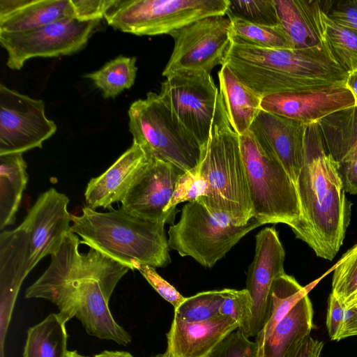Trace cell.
Here are the masks:
<instances>
[{"label":"cell","mask_w":357,"mask_h":357,"mask_svg":"<svg viewBox=\"0 0 357 357\" xmlns=\"http://www.w3.org/2000/svg\"><path fill=\"white\" fill-rule=\"evenodd\" d=\"M231 25L226 15H212L172 31L174 45L162 75L185 70L211 74L215 66H222L231 46Z\"/></svg>","instance_id":"obj_11"},{"label":"cell","mask_w":357,"mask_h":357,"mask_svg":"<svg viewBox=\"0 0 357 357\" xmlns=\"http://www.w3.org/2000/svg\"><path fill=\"white\" fill-rule=\"evenodd\" d=\"M331 294L343 308L352 306L357 299V244L335 264Z\"/></svg>","instance_id":"obj_34"},{"label":"cell","mask_w":357,"mask_h":357,"mask_svg":"<svg viewBox=\"0 0 357 357\" xmlns=\"http://www.w3.org/2000/svg\"><path fill=\"white\" fill-rule=\"evenodd\" d=\"M317 131L308 128L296 188L302 220L296 238L317 256L332 260L343 243L351 216L337 165Z\"/></svg>","instance_id":"obj_2"},{"label":"cell","mask_w":357,"mask_h":357,"mask_svg":"<svg viewBox=\"0 0 357 357\" xmlns=\"http://www.w3.org/2000/svg\"><path fill=\"white\" fill-rule=\"evenodd\" d=\"M308 128L296 121L261 109L249 129L260 144L278 158L296 186Z\"/></svg>","instance_id":"obj_18"},{"label":"cell","mask_w":357,"mask_h":357,"mask_svg":"<svg viewBox=\"0 0 357 357\" xmlns=\"http://www.w3.org/2000/svg\"><path fill=\"white\" fill-rule=\"evenodd\" d=\"M207 194V183L202 175L199 165L185 172L178 179L167 206V211H177L176 206L184 202H193Z\"/></svg>","instance_id":"obj_37"},{"label":"cell","mask_w":357,"mask_h":357,"mask_svg":"<svg viewBox=\"0 0 357 357\" xmlns=\"http://www.w3.org/2000/svg\"><path fill=\"white\" fill-rule=\"evenodd\" d=\"M42 100L31 98L0 84V155L23 153L42 148L56 131L47 118Z\"/></svg>","instance_id":"obj_13"},{"label":"cell","mask_w":357,"mask_h":357,"mask_svg":"<svg viewBox=\"0 0 357 357\" xmlns=\"http://www.w3.org/2000/svg\"><path fill=\"white\" fill-rule=\"evenodd\" d=\"M80 244L70 231L25 298L47 300L66 322L76 317L89 335L127 345L131 336L116 322L108 303L119 280L132 270L93 248L80 253Z\"/></svg>","instance_id":"obj_1"},{"label":"cell","mask_w":357,"mask_h":357,"mask_svg":"<svg viewBox=\"0 0 357 357\" xmlns=\"http://www.w3.org/2000/svg\"><path fill=\"white\" fill-rule=\"evenodd\" d=\"M67 322L52 313L27 331L23 357H67Z\"/></svg>","instance_id":"obj_28"},{"label":"cell","mask_w":357,"mask_h":357,"mask_svg":"<svg viewBox=\"0 0 357 357\" xmlns=\"http://www.w3.org/2000/svg\"><path fill=\"white\" fill-rule=\"evenodd\" d=\"M225 64L262 97L344 84L348 75L326 43L307 49L280 50L231 43Z\"/></svg>","instance_id":"obj_3"},{"label":"cell","mask_w":357,"mask_h":357,"mask_svg":"<svg viewBox=\"0 0 357 357\" xmlns=\"http://www.w3.org/2000/svg\"><path fill=\"white\" fill-rule=\"evenodd\" d=\"M313 308L304 295L277 324L258 349V357H287L313 328Z\"/></svg>","instance_id":"obj_25"},{"label":"cell","mask_w":357,"mask_h":357,"mask_svg":"<svg viewBox=\"0 0 357 357\" xmlns=\"http://www.w3.org/2000/svg\"><path fill=\"white\" fill-rule=\"evenodd\" d=\"M229 0H117L104 18L137 36L169 34L198 20L226 15Z\"/></svg>","instance_id":"obj_10"},{"label":"cell","mask_w":357,"mask_h":357,"mask_svg":"<svg viewBox=\"0 0 357 357\" xmlns=\"http://www.w3.org/2000/svg\"><path fill=\"white\" fill-rule=\"evenodd\" d=\"M150 157L139 144L132 142L105 172L89 181L84 192L86 206L95 210L99 207L112 210L114 203L124 199Z\"/></svg>","instance_id":"obj_19"},{"label":"cell","mask_w":357,"mask_h":357,"mask_svg":"<svg viewBox=\"0 0 357 357\" xmlns=\"http://www.w3.org/2000/svg\"><path fill=\"white\" fill-rule=\"evenodd\" d=\"M22 153L0 155V229L16 220L29 176Z\"/></svg>","instance_id":"obj_27"},{"label":"cell","mask_w":357,"mask_h":357,"mask_svg":"<svg viewBox=\"0 0 357 357\" xmlns=\"http://www.w3.org/2000/svg\"><path fill=\"white\" fill-rule=\"evenodd\" d=\"M68 197L51 188L39 195L18 226L29 241V273L47 255L56 252L70 231L72 215L68 211Z\"/></svg>","instance_id":"obj_15"},{"label":"cell","mask_w":357,"mask_h":357,"mask_svg":"<svg viewBox=\"0 0 357 357\" xmlns=\"http://www.w3.org/2000/svg\"><path fill=\"white\" fill-rule=\"evenodd\" d=\"M132 142L146 153L184 172L197 167L204 150L188 131L159 94L149 92L128 109Z\"/></svg>","instance_id":"obj_7"},{"label":"cell","mask_w":357,"mask_h":357,"mask_svg":"<svg viewBox=\"0 0 357 357\" xmlns=\"http://www.w3.org/2000/svg\"><path fill=\"white\" fill-rule=\"evenodd\" d=\"M207 194L198 199L211 211L226 214L236 226L254 216L238 135L229 122L216 125L199 164Z\"/></svg>","instance_id":"obj_5"},{"label":"cell","mask_w":357,"mask_h":357,"mask_svg":"<svg viewBox=\"0 0 357 357\" xmlns=\"http://www.w3.org/2000/svg\"><path fill=\"white\" fill-rule=\"evenodd\" d=\"M238 329L231 317L219 315L208 321L188 323L174 318L167 333L169 357H208L231 333Z\"/></svg>","instance_id":"obj_20"},{"label":"cell","mask_w":357,"mask_h":357,"mask_svg":"<svg viewBox=\"0 0 357 357\" xmlns=\"http://www.w3.org/2000/svg\"><path fill=\"white\" fill-rule=\"evenodd\" d=\"M152 357H169L168 355L165 353L164 354H159Z\"/></svg>","instance_id":"obj_48"},{"label":"cell","mask_w":357,"mask_h":357,"mask_svg":"<svg viewBox=\"0 0 357 357\" xmlns=\"http://www.w3.org/2000/svg\"><path fill=\"white\" fill-rule=\"evenodd\" d=\"M134 270H137L155 291L166 301L177 307L185 298L170 283L162 278L155 271V268L137 261L133 264Z\"/></svg>","instance_id":"obj_39"},{"label":"cell","mask_w":357,"mask_h":357,"mask_svg":"<svg viewBox=\"0 0 357 357\" xmlns=\"http://www.w3.org/2000/svg\"><path fill=\"white\" fill-rule=\"evenodd\" d=\"M29 241L26 232L17 227L0 234V289L1 310H7L1 331L7 330L10 311L19 289L29 273Z\"/></svg>","instance_id":"obj_22"},{"label":"cell","mask_w":357,"mask_h":357,"mask_svg":"<svg viewBox=\"0 0 357 357\" xmlns=\"http://www.w3.org/2000/svg\"><path fill=\"white\" fill-rule=\"evenodd\" d=\"M136 61V57L121 55L84 77L102 92L104 98H114L134 84L137 71Z\"/></svg>","instance_id":"obj_30"},{"label":"cell","mask_w":357,"mask_h":357,"mask_svg":"<svg viewBox=\"0 0 357 357\" xmlns=\"http://www.w3.org/2000/svg\"><path fill=\"white\" fill-rule=\"evenodd\" d=\"M74 17L70 0H0V32L20 33Z\"/></svg>","instance_id":"obj_24"},{"label":"cell","mask_w":357,"mask_h":357,"mask_svg":"<svg viewBox=\"0 0 357 357\" xmlns=\"http://www.w3.org/2000/svg\"><path fill=\"white\" fill-rule=\"evenodd\" d=\"M353 305H355L357 307V299L354 301V303H353L352 306Z\"/></svg>","instance_id":"obj_49"},{"label":"cell","mask_w":357,"mask_h":357,"mask_svg":"<svg viewBox=\"0 0 357 357\" xmlns=\"http://www.w3.org/2000/svg\"><path fill=\"white\" fill-rule=\"evenodd\" d=\"M344 84L354 96L357 107V70L348 73Z\"/></svg>","instance_id":"obj_45"},{"label":"cell","mask_w":357,"mask_h":357,"mask_svg":"<svg viewBox=\"0 0 357 357\" xmlns=\"http://www.w3.org/2000/svg\"><path fill=\"white\" fill-rule=\"evenodd\" d=\"M357 335V307L344 308L343 319L336 341Z\"/></svg>","instance_id":"obj_44"},{"label":"cell","mask_w":357,"mask_h":357,"mask_svg":"<svg viewBox=\"0 0 357 357\" xmlns=\"http://www.w3.org/2000/svg\"><path fill=\"white\" fill-rule=\"evenodd\" d=\"M67 357H88L78 354L76 351H68Z\"/></svg>","instance_id":"obj_47"},{"label":"cell","mask_w":357,"mask_h":357,"mask_svg":"<svg viewBox=\"0 0 357 357\" xmlns=\"http://www.w3.org/2000/svg\"><path fill=\"white\" fill-rule=\"evenodd\" d=\"M327 15L337 24L357 33V0L339 2Z\"/></svg>","instance_id":"obj_41"},{"label":"cell","mask_w":357,"mask_h":357,"mask_svg":"<svg viewBox=\"0 0 357 357\" xmlns=\"http://www.w3.org/2000/svg\"><path fill=\"white\" fill-rule=\"evenodd\" d=\"M279 24L291 39L294 49L323 45L325 12L317 1L273 0Z\"/></svg>","instance_id":"obj_23"},{"label":"cell","mask_w":357,"mask_h":357,"mask_svg":"<svg viewBox=\"0 0 357 357\" xmlns=\"http://www.w3.org/2000/svg\"><path fill=\"white\" fill-rule=\"evenodd\" d=\"M323 120L321 127L328 151L337 163L346 192L357 195V107L339 112Z\"/></svg>","instance_id":"obj_21"},{"label":"cell","mask_w":357,"mask_h":357,"mask_svg":"<svg viewBox=\"0 0 357 357\" xmlns=\"http://www.w3.org/2000/svg\"><path fill=\"white\" fill-rule=\"evenodd\" d=\"M93 357H134L130 353L123 351H103Z\"/></svg>","instance_id":"obj_46"},{"label":"cell","mask_w":357,"mask_h":357,"mask_svg":"<svg viewBox=\"0 0 357 357\" xmlns=\"http://www.w3.org/2000/svg\"><path fill=\"white\" fill-rule=\"evenodd\" d=\"M344 308L335 297L331 294L326 317V327L332 340H336L343 319Z\"/></svg>","instance_id":"obj_42"},{"label":"cell","mask_w":357,"mask_h":357,"mask_svg":"<svg viewBox=\"0 0 357 357\" xmlns=\"http://www.w3.org/2000/svg\"><path fill=\"white\" fill-rule=\"evenodd\" d=\"M324 342L307 336L287 357H319Z\"/></svg>","instance_id":"obj_43"},{"label":"cell","mask_w":357,"mask_h":357,"mask_svg":"<svg viewBox=\"0 0 357 357\" xmlns=\"http://www.w3.org/2000/svg\"><path fill=\"white\" fill-rule=\"evenodd\" d=\"M325 41L333 57L347 73L357 70V33L325 15Z\"/></svg>","instance_id":"obj_33"},{"label":"cell","mask_w":357,"mask_h":357,"mask_svg":"<svg viewBox=\"0 0 357 357\" xmlns=\"http://www.w3.org/2000/svg\"><path fill=\"white\" fill-rule=\"evenodd\" d=\"M227 289L197 293L185 300L174 308V317L188 323L202 322L220 315Z\"/></svg>","instance_id":"obj_32"},{"label":"cell","mask_w":357,"mask_h":357,"mask_svg":"<svg viewBox=\"0 0 357 357\" xmlns=\"http://www.w3.org/2000/svg\"><path fill=\"white\" fill-rule=\"evenodd\" d=\"M229 19L231 43L266 49H294L291 39L280 24L264 26L238 18Z\"/></svg>","instance_id":"obj_31"},{"label":"cell","mask_w":357,"mask_h":357,"mask_svg":"<svg viewBox=\"0 0 357 357\" xmlns=\"http://www.w3.org/2000/svg\"><path fill=\"white\" fill-rule=\"evenodd\" d=\"M356 107L351 92L344 84L270 94L262 97V110L290 119L307 126Z\"/></svg>","instance_id":"obj_16"},{"label":"cell","mask_w":357,"mask_h":357,"mask_svg":"<svg viewBox=\"0 0 357 357\" xmlns=\"http://www.w3.org/2000/svg\"><path fill=\"white\" fill-rule=\"evenodd\" d=\"M252 308V301L246 289H227L225 298L219 314L234 319L238 324V330L249 337Z\"/></svg>","instance_id":"obj_36"},{"label":"cell","mask_w":357,"mask_h":357,"mask_svg":"<svg viewBox=\"0 0 357 357\" xmlns=\"http://www.w3.org/2000/svg\"><path fill=\"white\" fill-rule=\"evenodd\" d=\"M185 172L151 155L150 159L121 201L128 214L153 222L174 225L176 213L167 211L175 185Z\"/></svg>","instance_id":"obj_14"},{"label":"cell","mask_w":357,"mask_h":357,"mask_svg":"<svg viewBox=\"0 0 357 357\" xmlns=\"http://www.w3.org/2000/svg\"><path fill=\"white\" fill-rule=\"evenodd\" d=\"M255 237V252L248 268L245 288L252 301L249 338L255 337L266 323L272 283L285 273V251L275 227H266Z\"/></svg>","instance_id":"obj_17"},{"label":"cell","mask_w":357,"mask_h":357,"mask_svg":"<svg viewBox=\"0 0 357 357\" xmlns=\"http://www.w3.org/2000/svg\"><path fill=\"white\" fill-rule=\"evenodd\" d=\"M220 93L229 123L238 135L248 131L261 111L262 96L242 82L225 64L218 73Z\"/></svg>","instance_id":"obj_26"},{"label":"cell","mask_w":357,"mask_h":357,"mask_svg":"<svg viewBox=\"0 0 357 357\" xmlns=\"http://www.w3.org/2000/svg\"><path fill=\"white\" fill-rule=\"evenodd\" d=\"M226 16L259 25H279L273 0H229Z\"/></svg>","instance_id":"obj_35"},{"label":"cell","mask_w":357,"mask_h":357,"mask_svg":"<svg viewBox=\"0 0 357 357\" xmlns=\"http://www.w3.org/2000/svg\"><path fill=\"white\" fill-rule=\"evenodd\" d=\"M159 96L204 151L213 128L229 121L222 97L205 71L170 74L161 83Z\"/></svg>","instance_id":"obj_9"},{"label":"cell","mask_w":357,"mask_h":357,"mask_svg":"<svg viewBox=\"0 0 357 357\" xmlns=\"http://www.w3.org/2000/svg\"><path fill=\"white\" fill-rule=\"evenodd\" d=\"M99 21L69 17L29 31L0 32L1 45L8 53L7 66L20 70L31 58L74 54L86 46Z\"/></svg>","instance_id":"obj_12"},{"label":"cell","mask_w":357,"mask_h":357,"mask_svg":"<svg viewBox=\"0 0 357 357\" xmlns=\"http://www.w3.org/2000/svg\"><path fill=\"white\" fill-rule=\"evenodd\" d=\"M71 222L70 231L81 237V244L132 271L136 261L154 268L171 262L165 222L141 219L121 208L101 213L88 206L80 215H72Z\"/></svg>","instance_id":"obj_4"},{"label":"cell","mask_w":357,"mask_h":357,"mask_svg":"<svg viewBox=\"0 0 357 357\" xmlns=\"http://www.w3.org/2000/svg\"><path fill=\"white\" fill-rule=\"evenodd\" d=\"M312 286L303 287L296 279L286 273L273 282L269 294L268 320L255 337L258 349L270 336L277 324L286 316L293 306L308 291Z\"/></svg>","instance_id":"obj_29"},{"label":"cell","mask_w":357,"mask_h":357,"mask_svg":"<svg viewBox=\"0 0 357 357\" xmlns=\"http://www.w3.org/2000/svg\"><path fill=\"white\" fill-rule=\"evenodd\" d=\"M74 17L81 22L96 21L104 17L117 0H70Z\"/></svg>","instance_id":"obj_40"},{"label":"cell","mask_w":357,"mask_h":357,"mask_svg":"<svg viewBox=\"0 0 357 357\" xmlns=\"http://www.w3.org/2000/svg\"><path fill=\"white\" fill-rule=\"evenodd\" d=\"M261 225L254 217L236 226L226 214L211 211L199 199L185 204L179 220L169 227L168 244L181 257L211 268L248 233Z\"/></svg>","instance_id":"obj_8"},{"label":"cell","mask_w":357,"mask_h":357,"mask_svg":"<svg viewBox=\"0 0 357 357\" xmlns=\"http://www.w3.org/2000/svg\"><path fill=\"white\" fill-rule=\"evenodd\" d=\"M208 357H258V347L237 329L229 334Z\"/></svg>","instance_id":"obj_38"},{"label":"cell","mask_w":357,"mask_h":357,"mask_svg":"<svg viewBox=\"0 0 357 357\" xmlns=\"http://www.w3.org/2000/svg\"><path fill=\"white\" fill-rule=\"evenodd\" d=\"M252 204L261 225L284 223L296 236L302 212L297 188L278 158L250 131L238 135Z\"/></svg>","instance_id":"obj_6"}]
</instances>
